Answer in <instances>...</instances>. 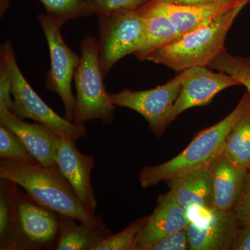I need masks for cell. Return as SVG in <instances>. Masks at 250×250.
<instances>
[{
    "mask_svg": "<svg viewBox=\"0 0 250 250\" xmlns=\"http://www.w3.org/2000/svg\"><path fill=\"white\" fill-rule=\"evenodd\" d=\"M151 1L160 6L161 9L173 23L179 35H182L184 33L193 30L210 22L217 16L236 7L242 3L250 1V0L192 6H174L162 4L154 0Z\"/></svg>",
    "mask_w": 250,
    "mask_h": 250,
    "instance_id": "obj_16",
    "label": "cell"
},
{
    "mask_svg": "<svg viewBox=\"0 0 250 250\" xmlns=\"http://www.w3.org/2000/svg\"><path fill=\"white\" fill-rule=\"evenodd\" d=\"M0 160L37 162L17 134L0 124Z\"/></svg>",
    "mask_w": 250,
    "mask_h": 250,
    "instance_id": "obj_24",
    "label": "cell"
},
{
    "mask_svg": "<svg viewBox=\"0 0 250 250\" xmlns=\"http://www.w3.org/2000/svg\"><path fill=\"white\" fill-rule=\"evenodd\" d=\"M231 250H250V220L237 230Z\"/></svg>",
    "mask_w": 250,
    "mask_h": 250,
    "instance_id": "obj_30",
    "label": "cell"
},
{
    "mask_svg": "<svg viewBox=\"0 0 250 250\" xmlns=\"http://www.w3.org/2000/svg\"><path fill=\"white\" fill-rule=\"evenodd\" d=\"M187 209L179 205L174 194L170 190L158 198L155 209L148 215L143 227L135 242L133 250L136 247L161 239L174 231L188 226Z\"/></svg>",
    "mask_w": 250,
    "mask_h": 250,
    "instance_id": "obj_14",
    "label": "cell"
},
{
    "mask_svg": "<svg viewBox=\"0 0 250 250\" xmlns=\"http://www.w3.org/2000/svg\"><path fill=\"white\" fill-rule=\"evenodd\" d=\"M166 182L184 208L192 205L214 207L213 185L208 167L168 179Z\"/></svg>",
    "mask_w": 250,
    "mask_h": 250,
    "instance_id": "obj_17",
    "label": "cell"
},
{
    "mask_svg": "<svg viewBox=\"0 0 250 250\" xmlns=\"http://www.w3.org/2000/svg\"><path fill=\"white\" fill-rule=\"evenodd\" d=\"M250 111V95L247 90L230 114L200 131L178 155L164 164L143 167L139 173L141 187L147 188L193 171L208 168L223 152L225 141L233 126Z\"/></svg>",
    "mask_w": 250,
    "mask_h": 250,
    "instance_id": "obj_2",
    "label": "cell"
},
{
    "mask_svg": "<svg viewBox=\"0 0 250 250\" xmlns=\"http://www.w3.org/2000/svg\"><path fill=\"white\" fill-rule=\"evenodd\" d=\"M151 0H90L94 14L103 16L123 11L139 9Z\"/></svg>",
    "mask_w": 250,
    "mask_h": 250,
    "instance_id": "obj_27",
    "label": "cell"
},
{
    "mask_svg": "<svg viewBox=\"0 0 250 250\" xmlns=\"http://www.w3.org/2000/svg\"><path fill=\"white\" fill-rule=\"evenodd\" d=\"M0 56L11 80V94L14 97L12 112L16 116L41 123L61 137L76 142L86 136L84 125L77 124L59 116L33 89L20 70L11 41H6L1 45Z\"/></svg>",
    "mask_w": 250,
    "mask_h": 250,
    "instance_id": "obj_5",
    "label": "cell"
},
{
    "mask_svg": "<svg viewBox=\"0 0 250 250\" xmlns=\"http://www.w3.org/2000/svg\"><path fill=\"white\" fill-rule=\"evenodd\" d=\"M80 64L75 72L77 95L73 121L77 124L100 120L105 125L115 120V108L104 83L99 59L98 41L87 36L81 42Z\"/></svg>",
    "mask_w": 250,
    "mask_h": 250,
    "instance_id": "obj_4",
    "label": "cell"
},
{
    "mask_svg": "<svg viewBox=\"0 0 250 250\" xmlns=\"http://www.w3.org/2000/svg\"><path fill=\"white\" fill-rule=\"evenodd\" d=\"M208 67L231 75L246 87L250 95V57H235L225 49L212 60Z\"/></svg>",
    "mask_w": 250,
    "mask_h": 250,
    "instance_id": "obj_23",
    "label": "cell"
},
{
    "mask_svg": "<svg viewBox=\"0 0 250 250\" xmlns=\"http://www.w3.org/2000/svg\"><path fill=\"white\" fill-rule=\"evenodd\" d=\"M213 206L223 210H233L239 201L249 171L230 160L223 153L210 164Z\"/></svg>",
    "mask_w": 250,
    "mask_h": 250,
    "instance_id": "obj_15",
    "label": "cell"
},
{
    "mask_svg": "<svg viewBox=\"0 0 250 250\" xmlns=\"http://www.w3.org/2000/svg\"><path fill=\"white\" fill-rule=\"evenodd\" d=\"M139 10L146 19V36L142 47L134 55L140 61H146V57L153 50L180 35L168 16L152 1Z\"/></svg>",
    "mask_w": 250,
    "mask_h": 250,
    "instance_id": "obj_19",
    "label": "cell"
},
{
    "mask_svg": "<svg viewBox=\"0 0 250 250\" xmlns=\"http://www.w3.org/2000/svg\"><path fill=\"white\" fill-rule=\"evenodd\" d=\"M241 226L233 210L213 207L205 222L187 227L190 250H231L237 230Z\"/></svg>",
    "mask_w": 250,
    "mask_h": 250,
    "instance_id": "obj_12",
    "label": "cell"
},
{
    "mask_svg": "<svg viewBox=\"0 0 250 250\" xmlns=\"http://www.w3.org/2000/svg\"><path fill=\"white\" fill-rule=\"evenodd\" d=\"M60 229L55 250H94L111 231L106 227L80 223L67 215L59 214Z\"/></svg>",
    "mask_w": 250,
    "mask_h": 250,
    "instance_id": "obj_18",
    "label": "cell"
},
{
    "mask_svg": "<svg viewBox=\"0 0 250 250\" xmlns=\"http://www.w3.org/2000/svg\"><path fill=\"white\" fill-rule=\"evenodd\" d=\"M154 1L162 3V4L174 5V6H192V5L243 1V0H154Z\"/></svg>",
    "mask_w": 250,
    "mask_h": 250,
    "instance_id": "obj_31",
    "label": "cell"
},
{
    "mask_svg": "<svg viewBox=\"0 0 250 250\" xmlns=\"http://www.w3.org/2000/svg\"><path fill=\"white\" fill-rule=\"evenodd\" d=\"M190 242L187 228L167 235L161 239L136 247L134 250H189Z\"/></svg>",
    "mask_w": 250,
    "mask_h": 250,
    "instance_id": "obj_26",
    "label": "cell"
},
{
    "mask_svg": "<svg viewBox=\"0 0 250 250\" xmlns=\"http://www.w3.org/2000/svg\"><path fill=\"white\" fill-rule=\"evenodd\" d=\"M17 184L0 180V250H16L14 193Z\"/></svg>",
    "mask_w": 250,
    "mask_h": 250,
    "instance_id": "obj_20",
    "label": "cell"
},
{
    "mask_svg": "<svg viewBox=\"0 0 250 250\" xmlns=\"http://www.w3.org/2000/svg\"><path fill=\"white\" fill-rule=\"evenodd\" d=\"M88 1H90V0H88Z\"/></svg>",
    "mask_w": 250,
    "mask_h": 250,
    "instance_id": "obj_32",
    "label": "cell"
},
{
    "mask_svg": "<svg viewBox=\"0 0 250 250\" xmlns=\"http://www.w3.org/2000/svg\"><path fill=\"white\" fill-rule=\"evenodd\" d=\"M99 59L104 77L125 56L139 52L146 41V22L139 9L98 16Z\"/></svg>",
    "mask_w": 250,
    "mask_h": 250,
    "instance_id": "obj_6",
    "label": "cell"
},
{
    "mask_svg": "<svg viewBox=\"0 0 250 250\" xmlns=\"http://www.w3.org/2000/svg\"><path fill=\"white\" fill-rule=\"evenodd\" d=\"M0 178L12 181L38 203L59 214L94 226H107L101 216L82 205L57 164L45 166L39 162L0 160Z\"/></svg>",
    "mask_w": 250,
    "mask_h": 250,
    "instance_id": "obj_1",
    "label": "cell"
},
{
    "mask_svg": "<svg viewBox=\"0 0 250 250\" xmlns=\"http://www.w3.org/2000/svg\"><path fill=\"white\" fill-rule=\"evenodd\" d=\"M0 124L14 131L39 164L49 166L56 164L61 136L41 123H29L12 111L0 107Z\"/></svg>",
    "mask_w": 250,
    "mask_h": 250,
    "instance_id": "obj_13",
    "label": "cell"
},
{
    "mask_svg": "<svg viewBox=\"0 0 250 250\" xmlns=\"http://www.w3.org/2000/svg\"><path fill=\"white\" fill-rule=\"evenodd\" d=\"M188 69L181 72L167 83L153 89L133 91L124 89L110 93L112 103L116 106L130 108L142 116L157 137H161L168 126L167 118L177 100Z\"/></svg>",
    "mask_w": 250,
    "mask_h": 250,
    "instance_id": "obj_9",
    "label": "cell"
},
{
    "mask_svg": "<svg viewBox=\"0 0 250 250\" xmlns=\"http://www.w3.org/2000/svg\"><path fill=\"white\" fill-rule=\"evenodd\" d=\"M46 10L47 16L61 27L67 21L88 17L94 14L88 0H39Z\"/></svg>",
    "mask_w": 250,
    "mask_h": 250,
    "instance_id": "obj_22",
    "label": "cell"
},
{
    "mask_svg": "<svg viewBox=\"0 0 250 250\" xmlns=\"http://www.w3.org/2000/svg\"><path fill=\"white\" fill-rule=\"evenodd\" d=\"M147 219L148 215L137 219L123 231L108 235L94 250H133L136 238Z\"/></svg>",
    "mask_w": 250,
    "mask_h": 250,
    "instance_id": "obj_25",
    "label": "cell"
},
{
    "mask_svg": "<svg viewBox=\"0 0 250 250\" xmlns=\"http://www.w3.org/2000/svg\"><path fill=\"white\" fill-rule=\"evenodd\" d=\"M250 1L217 16L210 22L179 36L150 52L146 60L166 65L174 71L191 67H208L220 52L235 19Z\"/></svg>",
    "mask_w": 250,
    "mask_h": 250,
    "instance_id": "obj_3",
    "label": "cell"
},
{
    "mask_svg": "<svg viewBox=\"0 0 250 250\" xmlns=\"http://www.w3.org/2000/svg\"><path fill=\"white\" fill-rule=\"evenodd\" d=\"M233 210L241 225L250 220V170L241 198Z\"/></svg>",
    "mask_w": 250,
    "mask_h": 250,
    "instance_id": "obj_28",
    "label": "cell"
},
{
    "mask_svg": "<svg viewBox=\"0 0 250 250\" xmlns=\"http://www.w3.org/2000/svg\"><path fill=\"white\" fill-rule=\"evenodd\" d=\"M11 83L9 74L2 62H0V107L12 111L14 100L11 99Z\"/></svg>",
    "mask_w": 250,
    "mask_h": 250,
    "instance_id": "obj_29",
    "label": "cell"
},
{
    "mask_svg": "<svg viewBox=\"0 0 250 250\" xmlns=\"http://www.w3.org/2000/svg\"><path fill=\"white\" fill-rule=\"evenodd\" d=\"M48 43L50 68L46 76L45 85L62 99L65 108L64 118L73 121L76 98L72 90V81L80 64V57L65 43L61 34V26L47 15L38 17Z\"/></svg>",
    "mask_w": 250,
    "mask_h": 250,
    "instance_id": "obj_8",
    "label": "cell"
},
{
    "mask_svg": "<svg viewBox=\"0 0 250 250\" xmlns=\"http://www.w3.org/2000/svg\"><path fill=\"white\" fill-rule=\"evenodd\" d=\"M16 250H55L59 213L40 205L17 186L14 193Z\"/></svg>",
    "mask_w": 250,
    "mask_h": 250,
    "instance_id": "obj_7",
    "label": "cell"
},
{
    "mask_svg": "<svg viewBox=\"0 0 250 250\" xmlns=\"http://www.w3.org/2000/svg\"><path fill=\"white\" fill-rule=\"evenodd\" d=\"M75 143L68 138L61 137L56 164L82 205L95 214L98 205L91 182L95 159L93 156L81 152Z\"/></svg>",
    "mask_w": 250,
    "mask_h": 250,
    "instance_id": "obj_11",
    "label": "cell"
},
{
    "mask_svg": "<svg viewBox=\"0 0 250 250\" xmlns=\"http://www.w3.org/2000/svg\"><path fill=\"white\" fill-rule=\"evenodd\" d=\"M222 153L235 164L250 170V111L233 126Z\"/></svg>",
    "mask_w": 250,
    "mask_h": 250,
    "instance_id": "obj_21",
    "label": "cell"
},
{
    "mask_svg": "<svg viewBox=\"0 0 250 250\" xmlns=\"http://www.w3.org/2000/svg\"><path fill=\"white\" fill-rule=\"evenodd\" d=\"M241 85L231 75L223 72L215 73L208 67L197 66L188 69V74L182 83L180 93L169 113L168 125L189 108L209 104L215 95L222 90Z\"/></svg>",
    "mask_w": 250,
    "mask_h": 250,
    "instance_id": "obj_10",
    "label": "cell"
}]
</instances>
